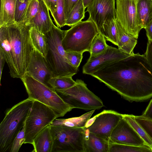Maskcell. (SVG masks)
I'll return each mask as SVG.
<instances>
[{
  "instance_id": "5b68a950",
  "label": "cell",
  "mask_w": 152,
  "mask_h": 152,
  "mask_svg": "<svg viewBox=\"0 0 152 152\" xmlns=\"http://www.w3.org/2000/svg\"><path fill=\"white\" fill-rule=\"evenodd\" d=\"M20 79L25 86L28 98L37 100L50 108L57 118L64 116L72 109L53 88L26 73Z\"/></svg>"
},
{
  "instance_id": "7a4b0ae2",
  "label": "cell",
  "mask_w": 152,
  "mask_h": 152,
  "mask_svg": "<svg viewBox=\"0 0 152 152\" xmlns=\"http://www.w3.org/2000/svg\"><path fill=\"white\" fill-rule=\"evenodd\" d=\"M29 26L16 23L0 27V55L4 58L11 77L24 75L29 56L34 49Z\"/></svg>"
},
{
  "instance_id": "83f0119b",
  "label": "cell",
  "mask_w": 152,
  "mask_h": 152,
  "mask_svg": "<svg viewBox=\"0 0 152 152\" xmlns=\"http://www.w3.org/2000/svg\"><path fill=\"white\" fill-rule=\"evenodd\" d=\"M48 83L55 90L67 89L73 86L76 83V81L71 76L52 77Z\"/></svg>"
},
{
  "instance_id": "ffe728a7",
  "label": "cell",
  "mask_w": 152,
  "mask_h": 152,
  "mask_svg": "<svg viewBox=\"0 0 152 152\" xmlns=\"http://www.w3.org/2000/svg\"><path fill=\"white\" fill-rule=\"evenodd\" d=\"M17 0H1L0 27L15 23V12Z\"/></svg>"
},
{
  "instance_id": "ba28073f",
  "label": "cell",
  "mask_w": 152,
  "mask_h": 152,
  "mask_svg": "<svg viewBox=\"0 0 152 152\" xmlns=\"http://www.w3.org/2000/svg\"><path fill=\"white\" fill-rule=\"evenodd\" d=\"M75 81L76 84L71 87L55 90L72 109L89 111L99 109L104 106L102 100L88 88L83 80L77 79Z\"/></svg>"
},
{
  "instance_id": "e0dca14e",
  "label": "cell",
  "mask_w": 152,
  "mask_h": 152,
  "mask_svg": "<svg viewBox=\"0 0 152 152\" xmlns=\"http://www.w3.org/2000/svg\"><path fill=\"white\" fill-rule=\"evenodd\" d=\"M116 24L118 48L130 55L133 54L134 49L137 44V39L126 33L116 19Z\"/></svg>"
},
{
  "instance_id": "ac0fdd59",
  "label": "cell",
  "mask_w": 152,
  "mask_h": 152,
  "mask_svg": "<svg viewBox=\"0 0 152 152\" xmlns=\"http://www.w3.org/2000/svg\"><path fill=\"white\" fill-rule=\"evenodd\" d=\"M52 140L50 125L44 129L35 137L32 145L33 152H51Z\"/></svg>"
},
{
  "instance_id": "60d3db41",
  "label": "cell",
  "mask_w": 152,
  "mask_h": 152,
  "mask_svg": "<svg viewBox=\"0 0 152 152\" xmlns=\"http://www.w3.org/2000/svg\"><path fill=\"white\" fill-rule=\"evenodd\" d=\"M5 61L3 57L0 55V80H1L3 67L5 64Z\"/></svg>"
},
{
  "instance_id": "277c9868",
  "label": "cell",
  "mask_w": 152,
  "mask_h": 152,
  "mask_svg": "<svg viewBox=\"0 0 152 152\" xmlns=\"http://www.w3.org/2000/svg\"><path fill=\"white\" fill-rule=\"evenodd\" d=\"M53 23L51 29L45 34L48 42L46 57L53 74V77H72L77 73L78 68L71 65L66 58L62 45L66 30H63Z\"/></svg>"
},
{
  "instance_id": "9c48e42d",
  "label": "cell",
  "mask_w": 152,
  "mask_h": 152,
  "mask_svg": "<svg viewBox=\"0 0 152 152\" xmlns=\"http://www.w3.org/2000/svg\"><path fill=\"white\" fill-rule=\"evenodd\" d=\"M57 118L51 109L37 100H33L25 123L24 143L32 144L37 134Z\"/></svg>"
},
{
  "instance_id": "f1b7e54d",
  "label": "cell",
  "mask_w": 152,
  "mask_h": 152,
  "mask_svg": "<svg viewBox=\"0 0 152 152\" xmlns=\"http://www.w3.org/2000/svg\"><path fill=\"white\" fill-rule=\"evenodd\" d=\"M105 37L100 33L98 34L94 38L91 45L90 56H93L100 54L106 50L108 45Z\"/></svg>"
},
{
  "instance_id": "ab89813d",
  "label": "cell",
  "mask_w": 152,
  "mask_h": 152,
  "mask_svg": "<svg viewBox=\"0 0 152 152\" xmlns=\"http://www.w3.org/2000/svg\"><path fill=\"white\" fill-rule=\"evenodd\" d=\"M145 29L148 41L152 42V20Z\"/></svg>"
},
{
  "instance_id": "ee69618b",
  "label": "cell",
  "mask_w": 152,
  "mask_h": 152,
  "mask_svg": "<svg viewBox=\"0 0 152 152\" xmlns=\"http://www.w3.org/2000/svg\"><path fill=\"white\" fill-rule=\"evenodd\" d=\"M152 149V148H151Z\"/></svg>"
},
{
  "instance_id": "4fadbf2b",
  "label": "cell",
  "mask_w": 152,
  "mask_h": 152,
  "mask_svg": "<svg viewBox=\"0 0 152 152\" xmlns=\"http://www.w3.org/2000/svg\"><path fill=\"white\" fill-rule=\"evenodd\" d=\"M87 10L89 18L95 23L100 33L104 22L116 18L115 0H92Z\"/></svg>"
},
{
  "instance_id": "f546056e",
  "label": "cell",
  "mask_w": 152,
  "mask_h": 152,
  "mask_svg": "<svg viewBox=\"0 0 152 152\" xmlns=\"http://www.w3.org/2000/svg\"><path fill=\"white\" fill-rule=\"evenodd\" d=\"M31 0H25L22 2L17 0L14 16L15 23L24 25L27 10Z\"/></svg>"
},
{
  "instance_id": "4316f807",
  "label": "cell",
  "mask_w": 152,
  "mask_h": 152,
  "mask_svg": "<svg viewBox=\"0 0 152 152\" xmlns=\"http://www.w3.org/2000/svg\"><path fill=\"white\" fill-rule=\"evenodd\" d=\"M122 115L123 118L129 123L147 145L151 149L152 140L145 130L136 121L135 115L126 114H122Z\"/></svg>"
},
{
  "instance_id": "9a60e30c",
  "label": "cell",
  "mask_w": 152,
  "mask_h": 152,
  "mask_svg": "<svg viewBox=\"0 0 152 152\" xmlns=\"http://www.w3.org/2000/svg\"><path fill=\"white\" fill-rule=\"evenodd\" d=\"M109 142L136 146L148 145L123 117L112 132Z\"/></svg>"
},
{
  "instance_id": "484cf974",
  "label": "cell",
  "mask_w": 152,
  "mask_h": 152,
  "mask_svg": "<svg viewBox=\"0 0 152 152\" xmlns=\"http://www.w3.org/2000/svg\"><path fill=\"white\" fill-rule=\"evenodd\" d=\"M109 152H152L148 145L136 146L110 143Z\"/></svg>"
},
{
  "instance_id": "7402d4cb",
  "label": "cell",
  "mask_w": 152,
  "mask_h": 152,
  "mask_svg": "<svg viewBox=\"0 0 152 152\" xmlns=\"http://www.w3.org/2000/svg\"><path fill=\"white\" fill-rule=\"evenodd\" d=\"M137 11L139 21L145 28L152 20V0H137Z\"/></svg>"
},
{
  "instance_id": "e575fe53",
  "label": "cell",
  "mask_w": 152,
  "mask_h": 152,
  "mask_svg": "<svg viewBox=\"0 0 152 152\" xmlns=\"http://www.w3.org/2000/svg\"><path fill=\"white\" fill-rule=\"evenodd\" d=\"M66 52V58L69 64L73 67L78 68L83 58V53Z\"/></svg>"
},
{
  "instance_id": "603a6c76",
  "label": "cell",
  "mask_w": 152,
  "mask_h": 152,
  "mask_svg": "<svg viewBox=\"0 0 152 152\" xmlns=\"http://www.w3.org/2000/svg\"><path fill=\"white\" fill-rule=\"evenodd\" d=\"M30 37L34 48L45 58L48 51L47 37L44 34L34 28L31 27L29 30Z\"/></svg>"
},
{
  "instance_id": "836d02e7",
  "label": "cell",
  "mask_w": 152,
  "mask_h": 152,
  "mask_svg": "<svg viewBox=\"0 0 152 152\" xmlns=\"http://www.w3.org/2000/svg\"><path fill=\"white\" fill-rule=\"evenodd\" d=\"M25 124L21 131L15 138L10 152H18L25 140Z\"/></svg>"
},
{
  "instance_id": "4dcf8cb0",
  "label": "cell",
  "mask_w": 152,
  "mask_h": 152,
  "mask_svg": "<svg viewBox=\"0 0 152 152\" xmlns=\"http://www.w3.org/2000/svg\"><path fill=\"white\" fill-rule=\"evenodd\" d=\"M52 16L57 26L61 28L65 26L66 19L63 0H58L56 10Z\"/></svg>"
},
{
  "instance_id": "44dd1931",
  "label": "cell",
  "mask_w": 152,
  "mask_h": 152,
  "mask_svg": "<svg viewBox=\"0 0 152 152\" xmlns=\"http://www.w3.org/2000/svg\"><path fill=\"white\" fill-rule=\"evenodd\" d=\"M95 110H90L77 117L66 119H56L50 125L71 127H85Z\"/></svg>"
},
{
  "instance_id": "d590c367",
  "label": "cell",
  "mask_w": 152,
  "mask_h": 152,
  "mask_svg": "<svg viewBox=\"0 0 152 152\" xmlns=\"http://www.w3.org/2000/svg\"><path fill=\"white\" fill-rule=\"evenodd\" d=\"M79 0H63L64 11L66 20L71 10Z\"/></svg>"
},
{
  "instance_id": "cb8c5ba5",
  "label": "cell",
  "mask_w": 152,
  "mask_h": 152,
  "mask_svg": "<svg viewBox=\"0 0 152 152\" xmlns=\"http://www.w3.org/2000/svg\"><path fill=\"white\" fill-rule=\"evenodd\" d=\"M83 0H79L70 11L65 26L72 27L82 21L85 17V10Z\"/></svg>"
},
{
  "instance_id": "d4e9b609",
  "label": "cell",
  "mask_w": 152,
  "mask_h": 152,
  "mask_svg": "<svg viewBox=\"0 0 152 152\" xmlns=\"http://www.w3.org/2000/svg\"><path fill=\"white\" fill-rule=\"evenodd\" d=\"M106 40L118 45L116 18H112L106 20L103 24L101 33Z\"/></svg>"
},
{
  "instance_id": "d6986e66",
  "label": "cell",
  "mask_w": 152,
  "mask_h": 152,
  "mask_svg": "<svg viewBox=\"0 0 152 152\" xmlns=\"http://www.w3.org/2000/svg\"><path fill=\"white\" fill-rule=\"evenodd\" d=\"M86 129V152H109L110 142L96 136Z\"/></svg>"
},
{
  "instance_id": "8992f818",
  "label": "cell",
  "mask_w": 152,
  "mask_h": 152,
  "mask_svg": "<svg viewBox=\"0 0 152 152\" xmlns=\"http://www.w3.org/2000/svg\"><path fill=\"white\" fill-rule=\"evenodd\" d=\"M51 152H86V127L50 125Z\"/></svg>"
},
{
  "instance_id": "7bdbcfd3",
  "label": "cell",
  "mask_w": 152,
  "mask_h": 152,
  "mask_svg": "<svg viewBox=\"0 0 152 152\" xmlns=\"http://www.w3.org/2000/svg\"><path fill=\"white\" fill-rule=\"evenodd\" d=\"M20 1H21L23 2V1L25 0H20Z\"/></svg>"
},
{
  "instance_id": "7c38bea8",
  "label": "cell",
  "mask_w": 152,
  "mask_h": 152,
  "mask_svg": "<svg viewBox=\"0 0 152 152\" xmlns=\"http://www.w3.org/2000/svg\"><path fill=\"white\" fill-rule=\"evenodd\" d=\"M131 55L118 48L108 46L104 52L90 57L83 67V73L91 75L108 64L124 59Z\"/></svg>"
},
{
  "instance_id": "2e32d148",
  "label": "cell",
  "mask_w": 152,
  "mask_h": 152,
  "mask_svg": "<svg viewBox=\"0 0 152 152\" xmlns=\"http://www.w3.org/2000/svg\"><path fill=\"white\" fill-rule=\"evenodd\" d=\"M38 0L39 2V11L30 23L29 26L45 34L51 29L53 23L50 15L49 10L43 0Z\"/></svg>"
},
{
  "instance_id": "6da1fadb",
  "label": "cell",
  "mask_w": 152,
  "mask_h": 152,
  "mask_svg": "<svg viewBox=\"0 0 152 152\" xmlns=\"http://www.w3.org/2000/svg\"><path fill=\"white\" fill-rule=\"evenodd\" d=\"M91 75L129 102L145 101L152 97V68L144 55L134 53Z\"/></svg>"
},
{
  "instance_id": "3957f363",
  "label": "cell",
  "mask_w": 152,
  "mask_h": 152,
  "mask_svg": "<svg viewBox=\"0 0 152 152\" xmlns=\"http://www.w3.org/2000/svg\"><path fill=\"white\" fill-rule=\"evenodd\" d=\"M33 102L28 98L6 111L0 124V152H10L15 138L25 124Z\"/></svg>"
},
{
  "instance_id": "f35d334b",
  "label": "cell",
  "mask_w": 152,
  "mask_h": 152,
  "mask_svg": "<svg viewBox=\"0 0 152 152\" xmlns=\"http://www.w3.org/2000/svg\"><path fill=\"white\" fill-rule=\"evenodd\" d=\"M142 115L152 119V99Z\"/></svg>"
},
{
  "instance_id": "d6a6232c",
  "label": "cell",
  "mask_w": 152,
  "mask_h": 152,
  "mask_svg": "<svg viewBox=\"0 0 152 152\" xmlns=\"http://www.w3.org/2000/svg\"><path fill=\"white\" fill-rule=\"evenodd\" d=\"M135 118L152 140V119L142 115H135Z\"/></svg>"
},
{
  "instance_id": "74e56055",
  "label": "cell",
  "mask_w": 152,
  "mask_h": 152,
  "mask_svg": "<svg viewBox=\"0 0 152 152\" xmlns=\"http://www.w3.org/2000/svg\"><path fill=\"white\" fill-rule=\"evenodd\" d=\"M52 16L56 9L58 0H43Z\"/></svg>"
},
{
  "instance_id": "8fae6325",
  "label": "cell",
  "mask_w": 152,
  "mask_h": 152,
  "mask_svg": "<svg viewBox=\"0 0 152 152\" xmlns=\"http://www.w3.org/2000/svg\"><path fill=\"white\" fill-rule=\"evenodd\" d=\"M122 118V114L115 111L104 110L90 118L85 127L90 132L109 142L112 132Z\"/></svg>"
},
{
  "instance_id": "52a82bcc",
  "label": "cell",
  "mask_w": 152,
  "mask_h": 152,
  "mask_svg": "<svg viewBox=\"0 0 152 152\" xmlns=\"http://www.w3.org/2000/svg\"><path fill=\"white\" fill-rule=\"evenodd\" d=\"M99 33L96 24L88 18L66 30L62 40V46L66 52H90L92 41Z\"/></svg>"
},
{
  "instance_id": "30bf717a",
  "label": "cell",
  "mask_w": 152,
  "mask_h": 152,
  "mask_svg": "<svg viewBox=\"0 0 152 152\" xmlns=\"http://www.w3.org/2000/svg\"><path fill=\"white\" fill-rule=\"evenodd\" d=\"M137 1L116 0V19L126 33L138 39L142 28L138 17Z\"/></svg>"
},
{
  "instance_id": "1f68e13d",
  "label": "cell",
  "mask_w": 152,
  "mask_h": 152,
  "mask_svg": "<svg viewBox=\"0 0 152 152\" xmlns=\"http://www.w3.org/2000/svg\"><path fill=\"white\" fill-rule=\"evenodd\" d=\"M39 9L38 0H31L28 7L26 15L24 24L29 26L34 18Z\"/></svg>"
},
{
  "instance_id": "b9f144b4",
  "label": "cell",
  "mask_w": 152,
  "mask_h": 152,
  "mask_svg": "<svg viewBox=\"0 0 152 152\" xmlns=\"http://www.w3.org/2000/svg\"><path fill=\"white\" fill-rule=\"evenodd\" d=\"M92 0H83V4L84 7L86 8Z\"/></svg>"
},
{
  "instance_id": "8d00e7d4",
  "label": "cell",
  "mask_w": 152,
  "mask_h": 152,
  "mask_svg": "<svg viewBox=\"0 0 152 152\" xmlns=\"http://www.w3.org/2000/svg\"><path fill=\"white\" fill-rule=\"evenodd\" d=\"M144 55L152 68V42L148 41L146 51Z\"/></svg>"
},
{
  "instance_id": "5bb4252c",
  "label": "cell",
  "mask_w": 152,
  "mask_h": 152,
  "mask_svg": "<svg viewBox=\"0 0 152 152\" xmlns=\"http://www.w3.org/2000/svg\"><path fill=\"white\" fill-rule=\"evenodd\" d=\"M26 73L52 88L48 83L53 77L52 71L46 58L34 48L30 53Z\"/></svg>"
}]
</instances>
